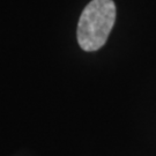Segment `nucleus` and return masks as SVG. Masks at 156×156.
<instances>
[{
	"label": "nucleus",
	"instance_id": "nucleus-1",
	"mask_svg": "<svg viewBox=\"0 0 156 156\" xmlns=\"http://www.w3.org/2000/svg\"><path fill=\"white\" fill-rule=\"evenodd\" d=\"M116 21L112 0H93L84 7L78 23V42L84 51H96L105 44Z\"/></svg>",
	"mask_w": 156,
	"mask_h": 156
}]
</instances>
